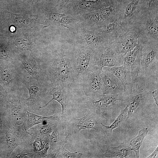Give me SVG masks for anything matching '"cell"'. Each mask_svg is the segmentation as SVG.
Instances as JSON below:
<instances>
[{"mask_svg": "<svg viewBox=\"0 0 158 158\" xmlns=\"http://www.w3.org/2000/svg\"><path fill=\"white\" fill-rule=\"evenodd\" d=\"M53 56L46 62V78L53 87L60 85L69 90L77 83L69 57L66 58L63 51L55 50Z\"/></svg>", "mask_w": 158, "mask_h": 158, "instance_id": "obj_1", "label": "cell"}, {"mask_svg": "<svg viewBox=\"0 0 158 158\" xmlns=\"http://www.w3.org/2000/svg\"><path fill=\"white\" fill-rule=\"evenodd\" d=\"M139 75L158 79V40L142 39Z\"/></svg>", "mask_w": 158, "mask_h": 158, "instance_id": "obj_2", "label": "cell"}, {"mask_svg": "<svg viewBox=\"0 0 158 158\" xmlns=\"http://www.w3.org/2000/svg\"><path fill=\"white\" fill-rule=\"evenodd\" d=\"M95 51L80 46L75 48L69 57L77 83L88 72L96 67Z\"/></svg>", "mask_w": 158, "mask_h": 158, "instance_id": "obj_3", "label": "cell"}, {"mask_svg": "<svg viewBox=\"0 0 158 158\" xmlns=\"http://www.w3.org/2000/svg\"><path fill=\"white\" fill-rule=\"evenodd\" d=\"M142 30L133 28L123 30L116 37H112L109 47L116 54L123 56L132 50L138 44Z\"/></svg>", "mask_w": 158, "mask_h": 158, "instance_id": "obj_4", "label": "cell"}, {"mask_svg": "<svg viewBox=\"0 0 158 158\" xmlns=\"http://www.w3.org/2000/svg\"><path fill=\"white\" fill-rule=\"evenodd\" d=\"M87 97L83 103L84 107L100 111L111 107L117 102L125 100L126 97L124 92L111 95L98 94Z\"/></svg>", "mask_w": 158, "mask_h": 158, "instance_id": "obj_5", "label": "cell"}, {"mask_svg": "<svg viewBox=\"0 0 158 158\" xmlns=\"http://www.w3.org/2000/svg\"><path fill=\"white\" fill-rule=\"evenodd\" d=\"M102 70L96 67L88 72L80 80L79 83L83 87L86 96L104 94L101 76Z\"/></svg>", "mask_w": 158, "mask_h": 158, "instance_id": "obj_6", "label": "cell"}, {"mask_svg": "<svg viewBox=\"0 0 158 158\" xmlns=\"http://www.w3.org/2000/svg\"><path fill=\"white\" fill-rule=\"evenodd\" d=\"M79 34L83 44L80 45L95 51L108 47L110 40L103 37L101 33L85 28L79 30Z\"/></svg>", "mask_w": 158, "mask_h": 158, "instance_id": "obj_7", "label": "cell"}, {"mask_svg": "<svg viewBox=\"0 0 158 158\" xmlns=\"http://www.w3.org/2000/svg\"><path fill=\"white\" fill-rule=\"evenodd\" d=\"M123 63V57L116 54L109 46L95 51V65L100 70L105 67L119 66Z\"/></svg>", "mask_w": 158, "mask_h": 158, "instance_id": "obj_8", "label": "cell"}, {"mask_svg": "<svg viewBox=\"0 0 158 158\" xmlns=\"http://www.w3.org/2000/svg\"><path fill=\"white\" fill-rule=\"evenodd\" d=\"M64 126L67 138L69 135L79 133L82 130L95 129L96 122L92 114H87L80 118H71Z\"/></svg>", "mask_w": 158, "mask_h": 158, "instance_id": "obj_9", "label": "cell"}, {"mask_svg": "<svg viewBox=\"0 0 158 158\" xmlns=\"http://www.w3.org/2000/svg\"><path fill=\"white\" fill-rule=\"evenodd\" d=\"M142 47V40L140 39L137 45L123 56L124 63L130 68L133 80L138 76Z\"/></svg>", "mask_w": 158, "mask_h": 158, "instance_id": "obj_10", "label": "cell"}, {"mask_svg": "<svg viewBox=\"0 0 158 158\" xmlns=\"http://www.w3.org/2000/svg\"><path fill=\"white\" fill-rule=\"evenodd\" d=\"M101 76L104 88V94L111 95L124 92V88L122 83L112 73L102 69Z\"/></svg>", "mask_w": 158, "mask_h": 158, "instance_id": "obj_11", "label": "cell"}, {"mask_svg": "<svg viewBox=\"0 0 158 158\" xmlns=\"http://www.w3.org/2000/svg\"><path fill=\"white\" fill-rule=\"evenodd\" d=\"M68 90L63 88L60 85L53 87L49 93L52 96V98L44 105L40 106L39 108H43L46 107L53 100H55L61 105L62 111L61 118H64L67 116L68 104V99L67 96Z\"/></svg>", "mask_w": 158, "mask_h": 158, "instance_id": "obj_12", "label": "cell"}, {"mask_svg": "<svg viewBox=\"0 0 158 158\" xmlns=\"http://www.w3.org/2000/svg\"><path fill=\"white\" fill-rule=\"evenodd\" d=\"M102 69L111 72L119 79L123 85L124 91L130 87L134 81L130 68L124 63L119 66L105 67Z\"/></svg>", "mask_w": 158, "mask_h": 158, "instance_id": "obj_13", "label": "cell"}, {"mask_svg": "<svg viewBox=\"0 0 158 158\" xmlns=\"http://www.w3.org/2000/svg\"><path fill=\"white\" fill-rule=\"evenodd\" d=\"M61 128L60 123L53 125V130L50 137L49 150L52 155H58L62 144L67 142V138H62L61 135Z\"/></svg>", "mask_w": 158, "mask_h": 158, "instance_id": "obj_14", "label": "cell"}, {"mask_svg": "<svg viewBox=\"0 0 158 158\" xmlns=\"http://www.w3.org/2000/svg\"><path fill=\"white\" fill-rule=\"evenodd\" d=\"M108 0H78L76 6L80 11H92L107 6Z\"/></svg>", "mask_w": 158, "mask_h": 158, "instance_id": "obj_15", "label": "cell"}, {"mask_svg": "<svg viewBox=\"0 0 158 158\" xmlns=\"http://www.w3.org/2000/svg\"><path fill=\"white\" fill-rule=\"evenodd\" d=\"M27 114V121L25 126V130H28L38 124L50 121H59V118L56 114L49 116H42L38 115L28 111H26Z\"/></svg>", "mask_w": 158, "mask_h": 158, "instance_id": "obj_16", "label": "cell"}, {"mask_svg": "<svg viewBox=\"0 0 158 158\" xmlns=\"http://www.w3.org/2000/svg\"><path fill=\"white\" fill-rule=\"evenodd\" d=\"M131 150V148L124 145L114 147L109 146L104 155L107 157L128 158Z\"/></svg>", "mask_w": 158, "mask_h": 158, "instance_id": "obj_17", "label": "cell"}, {"mask_svg": "<svg viewBox=\"0 0 158 158\" xmlns=\"http://www.w3.org/2000/svg\"><path fill=\"white\" fill-rule=\"evenodd\" d=\"M128 110V106L127 105L125 108L121 111L114 121L109 126H107L100 123V128L106 135L107 137L111 135L113 130L119 127L124 119L126 118Z\"/></svg>", "mask_w": 158, "mask_h": 158, "instance_id": "obj_18", "label": "cell"}, {"mask_svg": "<svg viewBox=\"0 0 158 158\" xmlns=\"http://www.w3.org/2000/svg\"><path fill=\"white\" fill-rule=\"evenodd\" d=\"M24 83L29 94V97L25 100L30 104H34L39 99L41 92V85L31 82L26 81Z\"/></svg>", "mask_w": 158, "mask_h": 158, "instance_id": "obj_19", "label": "cell"}, {"mask_svg": "<svg viewBox=\"0 0 158 158\" xmlns=\"http://www.w3.org/2000/svg\"><path fill=\"white\" fill-rule=\"evenodd\" d=\"M148 132V128H142L139 131L138 135L132 139L130 142L129 144L132 146L131 150H133L135 152L137 158L140 157V148Z\"/></svg>", "mask_w": 158, "mask_h": 158, "instance_id": "obj_20", "label": "cell"}, {"mask_svg": "<svg viewBox=\"0 0 158 158\" xmlns=\"http://www.w3.org/2000/svg\"><path fill=\"white\" fill-rule=\"evenodd\" d=\"M23 67L27 72L34 78L39 77L40 71L38 63L33 59H21Z\"/></svg>", "mask_w": 158, "mask_h": 158, "instance_id": "obj_21", "label": "cell"}, {"mask_svg": "<svg viewBox=\"0 0 158 158\" xmlns=\"http://www.w3.org/2000/svg\"><path fill=\"white\" fill-rule=\"evenodd\" d=\"M145 30L151 37V39L158 40V13L155 16L146 21Z\"/></svg>", "mask_w": 158, "mask_h": 158, "instance_id": "obj_22", "label": "cell"}, {"mask_svg": "<svg viewBox=\"0 0 158 158\" xmlns=\"http://www.w3.org/2000/svg\"><path fill=\"white\" fill-rule=\"evenodd\" d=\"M35 143L37 145V152L39 153L41 156L45 157L47 156L48 150L49 148L50 139L49 134L39 136Z\"/></svg>", "mask_w": 158, "mask_h": 158, "instance_id": "obj_23", "label": "cell"}, {"mask_svg": "<svg viewBox=\"0 0 158 158\" xmlns=\"http://www.w3.org/2000/svg\"><path fill=\"white\" fill-rule=\"evenodd\" d=\"M104 22H111L117 18V11L112 6L106 7L97 10Z\"/></svg>", "mask_w": 158, "mask_h": 158, "instance_id": "obj_24", "label": "cell"}, {"mask_svg": "<svg viewBox=\"0 0 158 158\" xmlns=\"http://www.w3.org/2000/svg\"><path fill=\"white\" fill-rule=\"evenodd\" d=\"M11 115L15 124L18 126H22L23 124V119L21 105L19 101L13 103Z\"/></svg>", "mask_w": 158, "mask_h": 158, "instance_id": "obj_25", "label": "cell"}, {"mask_svg": "<svg viewBox=\"0 0 158 158\" xmlns=\"http://www.w3.org/2000/svg\"><path fill=\"white\" fill-rule=\"evenodd\" d=\"M16 78L15 73L12 69L1 67H0V80L6 85L13 84Z\"/></svg>", "mask_w": 158, "mask_h": 158, "instance_id": "obj_26", "label": "cell"}, {"mask_svg": "<svg viewBox=\"0 0 158 158\" xmlns=\"http://www.w3.org/2000/svg\"><path fill=\"white\" fill-rule=\"evenodd\" d=\"M140 0H132L126 6L124 9L122 23L133 18L137 14V8Z\"/></svg>", "mask_w": 158, "mask_h": 158, "instance_id": "obj_27", "label": "cell"}, {"mask_svg": "<svg viewBox=\"0 0 158 158\" xmlns=\"http://www.w3.org/2000/svg\"><path fill=\"white\" fill-rule=\"evenodd\" d=\"M122 21L118 18L112 22L104 24L101 30V33L103 34H116L122 27Z\"/></svg>", "mask_w": 158, "mask_h": 158, "instance_id": "obj_28", "label": "cell"}, {"mask_svg": "<svg viewBox=\"0 0 158 158\" xmlns=\"http://www.w3.org/2000/svg\"><path fill=\"white\" fill-rule=\"evenodd\" d=\"M16 46L22 50L31 51L33 47L34 44L29 38L26 37L18 38L15 41Z\"/></svg>", "mask_w": 158, "mask_h": 158, "instance_id": "obj_29", "label": "cell"}, {"mask_svg": "<svg viewBox=\"0 0 158 158\" xmlns=\"http://www.w3.org/2000/svg\"><path fill=\"white\" fill-rule=\"evenodd\" d=\"M67 142H65L61 145L58 155L60 157L65 158H81L83 156L81 153H78L77 151L74 152H69L65 147V144Z\"/></svg>", "mask_w": 158, "mask_h": 158, "instance_id": "obj_30", "label": "cell"}, {"mask_svg": "<svg viewBox=\"0 0 158 158\" xmlns=\"http://www.w3.org/2000/svg\"><path fill=\"white\" fill-rule=\"evenodd\" d=\"M6 140L8 148L7 156H9L18 146L16 138L10 132L6 133Z\"/></svg>", "mask_w": 158, "mask_h": 158, "instance_id": "obj_31", "label": "cell"}, {"mask_svg": "<svg viewBox=\"0 0 158 158\" xmlns=\"http://www.w3.org/2000/svg\"><path fill=\"white\" fill-rule=\"evenodd\" d=\"M54 124L50 123L42 126H39L35 129V134L37 136L49 134L53 130Z\"/></svg>", "mask_w": 158, "mask_h": 158, "instance_id": "obj_32", "label": "cell"}, {"mask_svg": "<svg viewBox=\"0 0 158 158\" xmlns=\"http://www.w3.org/2000/svg\"><path fill=\"white\" fill-rule=\"evenodd\" d=\"M65 14L56 13L49 14L47 19V24H49L53 23L59 24L61 18Z\"/></svg>", "mask_w": 158, "mask_h": 158, "instance_id": "obj_33", "label": "cell"}, {"mask_svg": "<svg viewBox=\"0 0 158 158\" xmlns=\"http://www.w3.org/2000/svg\"><path fill=\"white\" fill-rule=\"evenodd\" d=\"M10 58L9 51L7 46L0 42V59L9 61Z\"/></svg>", "mask_w": 158, "mask_h": 158, "instance_id": "obj_34", "label": "cell"}, {"mask_svg": "<svg viewBox=\"0 0 158 158\" xmlns=\"http://www.w3.org/2000/svg\"><path fill=\"white\" fill-rule=\"evenodd\" d=\"M75 19L72 16L65 14L61 18L59 24L66 27V25L70 24L74 22Z\"/></svg>", "mask_w": 158, "mask_h": 158, "instance_id": "obj_35", "label": "cell"}, {"mask_svg": "<svg viewBox=\"0 0 158 158\" xmlns=\"http://www.w3.org/2000/svg\"><path fill=\"white\" fill-rule=\"evenodd\" d=\"M78 0H58V5L60 7H63L68 4L76 1Z\"/></svg>", "mask_w": 158, "mask_h": 158, "instance_id": "obj_36", "label": "cell"}, {"mask_svg": "<svg viewBox=\"0 0 158 158\" xmlns=\"http://www.w3.org/2000/svg\"><path fill=\"white\" fill-rule=\"evenodd\" d=\"M148 3V9L152 10L153 8L158 5V0H147Z\"/></svg>", "mask_w": 158, "mask_h": 158, "instance_id": "obj_37", "label": "cell"}, {"mask_svg": "<svg viewBox=\"0 0 158 158\" xmlns=\"http://www.w3.org/2000/svg\"><path fill=\"white\" fill-rule=\"evenodd\" d=\"M158 89H157L154 90L152 92V95L154 98V100L157 106H158Z\"/></svg>", "mask_w": 158, "mask_h": 158, "instance_id": "obj_38", "label": "cell"}, {"mask_svg": "<svg viewBox=\"0 0 158 158\" xmlns=\"http://www.w3.org/2000/svg\"><path fill=\"white\" fill-rule=\"evenodd\" d=\"M158 146L155 150L147 158H156L158 155Z\"/></svg>", "mask_w": 158, "mask_h": 158, "instance_id": "obj_39", "label": "cell"}, {"mask_svg": "<svg viewBox=\"0 0 158 158\" xmlns=\"http://www.w3.org/2000/svg\"><path fill=\"white\" fill-rule=\"evenodd\" d=\"M15 30V28L13 27H11L10 28V30L11 31H14Z\"/></svg>", "mask_w": 158, "mask_h": 158, "instance_id": "obj_40", "label": "cell"}, {"mask_svg": "<svg viewBox=\"0 0 158 158\" xmlns=\"http://www.w3.org/2000/svg\"><path fill=\"white\" fill-rule=\"evenodd\" d=\"M2 94V89L1 87V86H0V96Z\"/></svg>", "mask_w": 158, "mask_h": 158, "instance_id": "obj_41", "label": "cell"}, {"mask_svg": "<svg viewBox=\"0 0 158 158\" xmlns=\"http://www.w3.org/2000/svg\"><path fill=\"white\" fill-rule=\"evenodd\" d=\"M116 0L117 1H121L122 0Z\"/></svg>", "mask_w": 158, "mask_h": 158, "instance_id": "obj_42", "label": "cell"}, {"mask_svg": "<svg viewBox=\"0 0 158 158\" xmlns=\"http://www.w3.org/2000/svg\"><path fill=\"white\" fill-rule=\"evenodd\" d=\"M3 0H0V2L1 1Z\"/></svg>", "mask_w": 158, "mask_h": 158, "instance_id": "obj_43", "label": "cell"}]
</instances>
